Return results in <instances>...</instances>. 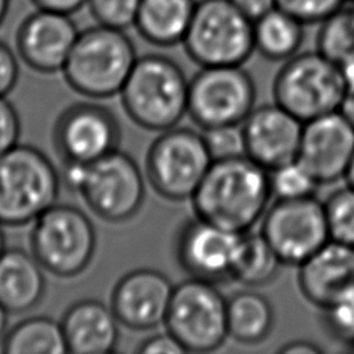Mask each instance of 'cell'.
<instances>
[{"label":"cell","instance_id":"8fae6325","mask_svg":"<svg viewBox=\"0 0 354 354\" xmlns=\"http://www.w3.org/2000/svg\"><path fill=\"white\" fill-rule=\"evenodd\" d=\"M256 95L253 77L242 65L201 66L189 80L187 113L201 129L242 124Z\"/></svg>","mask_w":354,"mask_h":354},{"label":"cell","instance_id":"6da1fadb","mask_svg":"<svg viewBox=\"0 0 354 354\" xmlns=\"http://www.w3.org/2000/svg\"><path fill=\"white\" fill-rule=\"evenodd\" d=\"M271 198L270 171L243 155L213 160L191 202L196 217L243 234L261 221Z\"/></svg>","mask_w":354,"mask_h":354},{"label":"cell","instance_id":"7402d4cb","mask_svg":"<svg viewBox=\"0 0 354 354\" xmlns=\"http://www.w3.org/2000/svg\"><path fill=\"white\" fill-rule=\"evenodd\" d=\"M198 0H141L134 25L142 39L159 47L183 43Z\"/></svg>","mask_w":354,"mask_h":354},{"label":"cell","instance_id":"9a60e30c","mask_svg":"<svg viewBox=\"0 0 354 354\" xmlns=\"http://www.w3.org/2000/svg\"><path fill=\"white\" fill-rule=\"evenodd\" d=\"M354 155V127L340 111L303 123L297 159L319 184L344 178Z\"/></svg>","mask_w":354,"mask_h":354},{"label":"cell","instance_id":"f546056e","mask_svg":"<svg viewBox=\"0 0 354 354\" xmlns=\"http://www.w3.org/2000/svg\"><path fill=\"white\" fill-rule=\"evenodd\" d=\"M322 310V322L337 342L354 347V288Z\"/></svg>","mask_w":354,"mask_h":354},{"label":"cell","instance_id":"52a82bcc","mask_svg":"<svg viewBox=\"0 0 354 354\" xmlns=\"http://www.w3.org/2000/svg\"><path fill=\"white\" fill-rule=\"evenodd\" d=\"M346 94L340 66L319 51L297 53L285 61L274 84V102L303 123L339 111Z\"/></svg>","mask_w":354,"mask_h":354},{"label":"cell","instance_id":"7a4b0ae2","mask_svg":"<svg viewBox=\"0 0 354 354\" xmlns=\"http://www.w3.org/2000/svg\"><path fill=\"white\" fill-rule=\"evenodd\" d=\"M61 180L83 198L97 217L111 223H122L136 216L145 199L142 171L120 149L91 163H62Z\"/></svg>","mask_w":354,"mask_h":354},{"label":"cell","instance_id":"d590c367","mask_svg":"<svg viewBox=\"0 0 354 354\" xmlns=\"http://www.w3.org/2000/svg\"><path fill=\"white\" fill-rule=\"evenodd\" d=\"M141 354H184L187 353L183 344L169 332L153 333L140 343L136 348Z\"/></svg>","mask_w":354,"mask_h":354},{"label":"cell","instance_id":"ac0fdd59","mask_svg":"<svg viewBox=\"0 0 354 354\" xmlns=\"http://www.w3.org/2000/svg\"><path fill=\"white\" fill-rule=\"evenodd\" d=\"M79 30L69 14L36 8L19 25L17 53L33 71H62Z\"/></svg>","mask_w":354,"mask_h":354},{"label":"cell","instance_id":"4dcf8cb0","mask_svg":"<svg viewBox=\"0 0 354 354\" xmlns=\"http://www.w3.org/2000/svg\"><path fill=\"white\" fill-rule=\"evenodd\" d=\"M205 144L213 160L246 155L242 124H223L202 129Z\"/></svg>","mask_w":354,"mask_h":354},{"label":"cell","instance_id":"8992f818","mask_svg":"<svg viewBox=\"0 0 354 354\" xmlns=\"http://www.w3.org/2000/svg\"><path fill=\"white\" fill-rule=\"evenodd\" d=\"M29 241L40 266L61 278L82 274L97 248L91 218L82 209L66 203H54L46 209L33 221Z\"/></svg>","mask_w":354,"mask_h":354},{"label":"cell","instance_id":"ab89813d","mask_svg":"<svg viewBox=\"0 0 354 354\" xmlns=\"http://www.w3.org/2000/svg\"><path fill=\"white\" fill-rule=\"evenodd\" d=\"M339 111L343 113V116L350 122V124L354 127V88H347L344 98L342 101V105Z\"/></svg>","mask_w":354,"mask_h":354},{"label":"cell","instance_id":"8d00e7d4","mask_svg":"<svg viewBox=\"0 0 354 354\" xmlns=\"http://www.w3.org/2000/svg\"><path fill=\"white\" fill-rule=\"evenodd\" d=\"M235 7L252 22L277 8V0H231Z\"/></svg>","mask_w":354,"mask_h":354},{"label":"cell","instance_id":"d6a6232c","mask_svg":"<svg viewBox=\"0 0 354 354\" xmlns=\"http://www.w3.org/2000/svg\"><path fill=\"white\" fill-rule=\"evenodd\" d=\"M346 3L347 0H277V7L307 25L324 22Z\"/></svg>","mask_w":354,"mask_h":354},{"label":"cell","instance_id":"3957f363","mask_svg":"<svg viewBox=\"0 0 354 354\" xmlns=\"http://www.w3.org/2000/svg\"><path fill=\"white\" fill-rule=\"evenodd\" d=\"M188 88L183 68L160 54L138 57L122 90V105L138 126L163 131L177 126L188 109Z\"/></svg>","mask_w":354,"mask_h":354},{"label":"cell","instance_id":"277c9868","mask_svg":"<svg viewBox=\"0 0 354 354\" xmlns=\"http://www.w3.org/2000/svg\"><path fill=\"white\" fill-rule=\"evenodd\" d=\"M137 58L136 47L123 29L95 24L79 30L62 72L76 93L108 98L120 93Z\"/></svg>","mask_w":354,"mask_h":354},{"label":"cell","instance_id":"60d3db41","mask_svg":"<svg viewBox=\"0 0 354 354\" xmlns=\"http://www.w3.org/2000/svg\"><path fill=\"white\" fill-rule=\"evenodd\" d=\"M7 325H8V311L0 304V344L7 333Z\"/></svg>","mask_w":354,"mask_h":354},{"label":"cell","instance_id":"83f0119b","mask_svg":"<svg viewBox=\"0 0 354 354\" xmlns=\"http://www.w3.org/2000/svg\"><path fill=\"white\" fill-rule=\"evenodd\" d=\"M270 185L277 199H300L315 195L321 184L296 158L270 170Z\"/></svg>","mask_w":354,"mask_h":354},{"label":"cell","instance_id":"5bb4252c","mask_svg":"<svg viewBox=\"0 0 354 354\" xmlns=\"http://www.w3.org/2000/svg\"><path fill=\"white\" fill-rule=\"evenodd\" d=\"M239 239L241 234L195 216L177 232L176 259L189 277L214 283L232 281Z\"/></svg>","mask_w":354,"mask_h":354},{"label":"cell","instance_id":"7bdbcfd3","mask_svg":"<svg viewBox=\"0 0 354 354\" xmlns=\"http://www.w3.org/2000/svg\"><path fill=\"white\" fill-rule=\"evenodd\" d=\"M8 7H10V0H0V25L6 19V15L8 12Z\"/></svg>","mask_w":354,"mask_h":354},{"label":"cell","instance_id":"e575fe53","mask_svg":"<svg viewBox=\"0 0 354 354\" xmlns=\"http://www.w3.org/2000/svg\"><path fill=\"white\" fill-rule=\"evenodd\" d=\"M19 77L18 59L14 51L0 40V97H6Z\"/></svg>","mask_w":354,"mask_h":354},{"label":"cell","instance_id":"484cf974","mask_svg":"<svg viewBox=\"0 0 354 354\" xmlns=\"http://www.w3.org/2000/svg\"><path fill=\"white\" fill-rule=\"evenodd\" d=\"M282 261L263 236L252 230L241 234L232 267V281L248 288H257L271 282L279 272Z\"/></svg>","mask_w":354,"mask_h":354},{"label":"cell","instance_id":"ba28073f","mask_svg":"<svg viewBox=\"0 0 354 354\" xmlns=\"http://www.w3.org/2000/svg\"><path fill=\"white\" fill-rule=\"evenodd\" d=\"M181 44L199 66L243 65L254 51L253 22L231 0H199Z\"/></svg>","mask_w":354,"mask_h":354},{"label":"cell","instance_id":"836d02e7","mask_svg":"<svg viewBox=\"0 0 354 354\" xmlns=\"http://www.w3.org/2000/svg\"><path fill=\"white\" fill-rule=\"evenodd\" d=\"M21 134V120L15 106L0 97V156L18 144Z\"/></svg>","mask_w":354,"mask_h":354},{"label":"cell","instance_id":"44dd1931","mask_svg":"<svg viewBox=\"0 0 354 354\" xmlns=\"http://www.w3.org/2000/svg\"><path fill=\"white\" fill-rule=\"evenodd\" d=\"M43 267L32 253L10 248L0 256V304L8 314L35 308L46 292Z\"/></svg>","mask_w":354,"mask_h":354},{"label":"cell","instance_id":"9c48e42d","mask_svg":"<svg viewBox=\"0 0 354 354\" xmlns=\"http://www.w3.org/2000/svg\"><path fill=\"white\" fill-rule=\"evenodd\" d=\"M163 325L187 353L214 351L230 337L227 297L217 283L189 277L174 285Z\"/></svg>","mask_w":354,"mask_h":354},{"label":"cell","instance_id":"30bf717a","mask_svg":"<svg viewBox=\"0 0 354 354\" xmlns=\"http://www.w3.org/2000/svg\"><path fill=\"white\" fill-rule=\"evenodd\" d=\"M212 163L202 131L174 126L152 141L145 158V174L155 192L178 202L192 198Z\"/></svg>","mask_w":354,"mask_h":354},{"label":"cell","instance_id":"5b68a950","mask_svg":"<svg viewBox=\"0 0 354 354\" xmlns=\"http://www.w3.org/2000/svg\"><path fill=\"white\" fill-rule=\"evenodd\" d=\"M61 173L39 148L17 144L0 156V223L24 225L57 203Z\"/></svg>","mask_w":354,"mask_h":354},{"label":"cell","instance_id":"f6af8a7d","mask_svg":"<svg viewBox=\"0 0 354 354\" xmlns=\"http://www.w3.org/2000/svg\"><path fill=\"white\" fill-rule=\"evenodd\" d=\"M353 1H354V0H353Z\"/></svg>","mask_w":354,"mask_h":354},{"label":"cell","instance_id":"4fadbf2b","mask_svg":"<svg viewBox=\"0 0 354 354\" xmlns=\"http://www.w3.org/2000/svg\"><path fill=\"white\" fill-rule=\"evenodd\" d=\"M122 141L116 115L97 102H75L55 120L53 142L62 163H91L115 149Z\"/></svg>","mask_w":354,"mask_h":354},{"label":"cell","instance_id":"2e32d148","mask_svg":"<svg viewBox=\"0 0 354 354\" xmlns=\"http://www.w3.org/2000/svg\"><path fill=\"white\" fill-rule=\"evenodd\" d=\"M174 285L160 271L137 268L124 274L111 295V307L123 326L133 330H151L167 314Z\"/></svg>","mask_w":354,"mask_h":354},{"label":"cell","instance_id":"d4e9b609","mask_svg":"<svg viewBox=\"0 0 354 354\" xmlns=\"http://www.w3.org/2000/svg\"><path fill=\"white\" fill-rule=\"evenodd\" d=\"M0 350L6 354H64L68 353L61 322L44 317H30L7 330Z\"/></svg>","mask_w":354,"mask_h":354},{"label":"cell","instance_id":"b9f144b4","mask_svg":"<svg viewBox=\"0 0 354 354\" xmlns=\"http://www.w3.org/2000/svg\"><path fill=\"white\" fill-rule=\"evenodd\" d=\"M344 180H346L347 185H350L351 188H354V155H353L351 162H350V165H348V167H347V171H346V174H344Z\"/></svg>","mask_w":354,"mask_h":354},{"label":"cell","instance_id":"7c38bea8","mask_svg":"<svg viewBox=\"0 0 354 354\" xmlns=\"http://www.w3.org/2000/svg\"><path fill=\"white\" fill-rule=\"evenodd\" d=\"M260 232L283 266L296 267L330 239L325 205L315 195L277 199L266 210Z\"/></svg>","mask_w":354,"mask_h":354},{"label":"cell","instance_id":"1f68e13d","mask_svg":"<svg viewBox=\"0 0 354 354\" xmlns=\"http://www.w3.org/2000/svg\"><path fill=\"white\" fill-rule=\"evenodd\" d=\"M141 0H87V7L95 24L127 29L134 25Z\"/></svg>","mask_w":354,"mask_h":354},{"label":"cell","instance_id":"74e56055","mask_svg":"<svg viewBox=\"0 0 354 354\" xmlns=\"http://www.w3.org/2000/svg\"><path fill=\"white\" fill-rule=\"evenodd\" d=\"M36 8L57 11L62 14L72 15L83 6L87 4V0H30Z\"/></svg>","mask_w":354,"mask_h":354},{"label":"cell","instance_id":"ee69618b","mask_svg":"<svg viewBox=\"0 0 354 354\" xmlns=\"http://www.w3.org/2000/svg\"><path fill=\"white\" fill-rule=\"evenodd\" d=\"M6 250V234L3 231V224L0 223V256Z\"/></svg>","mask_w":354,"mask_h":354},{"label":"cell","instance_id":"4316f807","mask_svg":"<svg viewBox=\"0 0 354 354\" xmlns=\"http://www.w3.org/2000/svg\"><path fill=\"white\" fill-rule=\"evenodd\" d=\"M317 51L337 66L354 64V7H343L321 22Z\"/></svg>","mask_w":354,"mask_h":354},{"label":"cell","instance_id":"ffe728a7","mask_svg":"<svg viewBox=\"0 0 354 354\" xmlns=\"http://www.w3.org/2000/svg\"><path fill=\"white\" fill-rule=\"evenodd\" d=\"M61 326L68 353L108 354L119 342V321L105 303L82 299L66 308Z\"/></svg>","mask_w":354,"mask_h":354},{"label":"cell","instance_id":"e0dca14e","mask_svg":"<svg viewBox=\"0 0 354 354\" xmlns=\"http://www.w3.org/2000/svg\"><path fill=\"white\" fill-rule=\"evenodd\" d=\"M246 156L268 171L297 158L303 122L274 104L254 106L242 122Z\"/></svg>","mask_w":354,"mask_h":354},{"label":"cell","instance_id":"cb8c5ba5","mask_svg":"<svg viewBox=\"0 0 354 354\" xmlns=\"http://www.w3.org/2000/svg\"><path fill=\"white\" fill-rule=\"evenodd\" d=\"M254 51L271 61H286L299 53L304 24L279 7L253 22Z\"/></svg>","mask_w":354,"mask_h":354},{"label":"cell","instance_id":"f35d334b","mask_svg":"<svg viewBox=\"0 0 354 354\" xmlns=\"http://www.w3.org/2000/svg\"><path fill=\"white\" fill-rule=\"evenodd\" d=\"M278 353L281 354H319L322 353V348L308 340H292L286 342L283 346L278 348Z\"/></svg>","mask_w":354,"mask_h":354},{"label":"cell","instance_id":"d6986e66","mask_svg":"<svg viewBox=\"0 0 354 354\" xmlns=\"http://www.w3.org/2000/svg\"><path fill=\"white\" fill-rule=\"evenodd\" d=\"M297 283L306 300L326 307L354 288V248L329 239L299 266Z\"/></svg>","mask_w":354,"mask_h":354},{"label":"cell","instance_id":"603a6c76","mask_svg":"<svg viewBox=\"0 0 354 354\" xmlns=\"http://www.w3.org/2000/svg\"><path fill=\"white\" fill-rule=\"evenodd\" d=\"M275 324L271 301L253 289L238 290L227 299L228 336L241 344H257L266 340Z\"/></svg>","mask_w":354,"mask_h":354},{"label":"cell","instance_id":"f1b7e54d","mask_svg":"<svg viewBox=\"0 0 354 354\" xmlns=\"http://www.w3.org/2000/svg\"><path fill=\"white\" fill-rule=\"evenodd\" d=\"M330 239L354 248V188L333 191L324 201Z\"/></svg>","mask_w":354,"mask_h":354}]
</instances>
